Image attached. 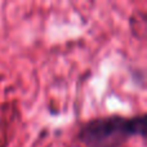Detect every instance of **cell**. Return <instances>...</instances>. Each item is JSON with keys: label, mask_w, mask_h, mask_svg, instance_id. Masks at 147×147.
<instances>
[{"label": "cell", "mask_w": 147, "mask_h": 147, "mask_svg": "<svg viewBox=\"0 0 147 147\" xmlns=\"http://www.w3.org/2000/svg\"><path fill=\"white\" fill-rule=\"evenodd\" d=\"M134 137L146 138V114L97 116L83 123L76 133L85 147H123Z\"/></svg>", "instance_id": "cell-1"}]
</instances>
